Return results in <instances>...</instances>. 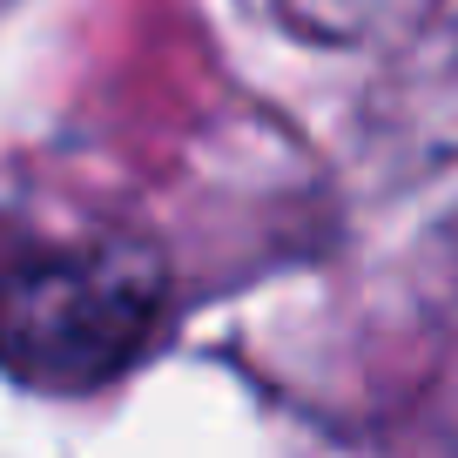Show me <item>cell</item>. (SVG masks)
Returning a JSON list of instances; mask_svg holds the SVG:
<instances>
[{
    "label": "cell",
    "instance_id": "obj_1",
    "mask_svg": "<svg viewBox=\"0 0 458 458\" xmlns=\"http://www.w3.org/2000/svg\"><path fill=\"white\" fill-rule=\"evenodd\" d=\"M169 330V276L122 236L0 223V371L41 398L108 391Z\"/></svg>",
    "mask_w": 458,
    "mask_h": 458
}]
</instances>
